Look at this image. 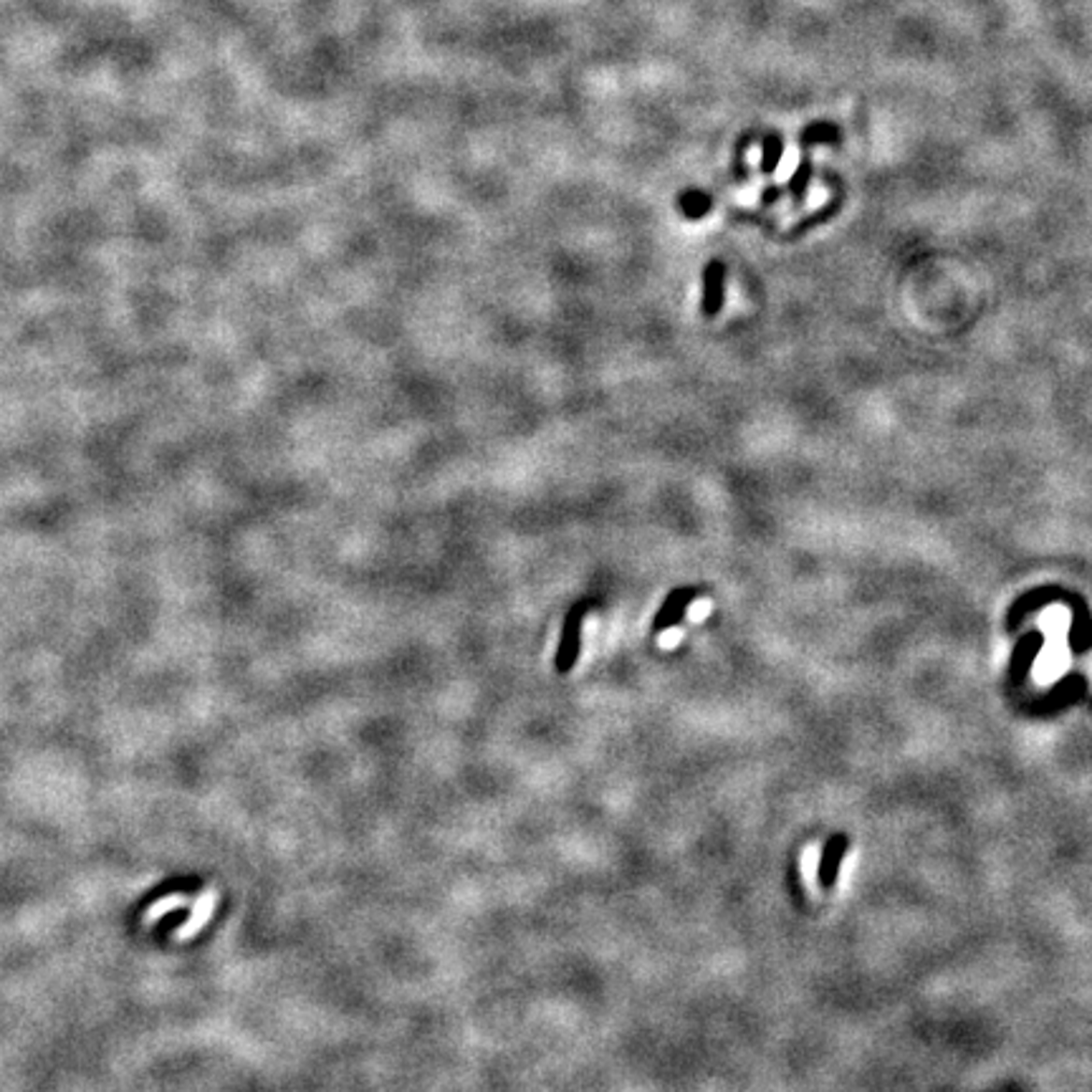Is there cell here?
<instances>
[{
	"instance_id": "cell-1",
	"label": "cell",
	"mask_w": 1092,
	"mask_h": 1092,
	"mask_svg": "<svg viewBox=\"0 0 1092 1092\" xmlns=\"http://www.w3.org/2000/svg\"><path fill=\"white\" fill-rule=\"evenodd\" d=\"M587 612H589V602L587 599H580V602H574V605L569 607V612L564 614L562 638H559V648H556V657H554L556 673L567 675L574 668V663H577V657H580V642H582V623H584Z\"/></svg>"
},
{
	"instance_id": "cell-2",
	"label": "cell",
	"mask_w": 1092,
	"mask_h": 1092,
	"mask_svg": "<svg viewBox=\"0 0 1092 1092\" xmlns=\"http://www.w3.org/2000/svg\"><path fill=\"white\" fill-rule=\"evenodd\" d=\"M693 597H696V589L681 587L675 589V592H670L666 602H663V607H660V612L655 614V620H653V630L666 632L670 630L675 623H681L682 614H685V610H688Z\"/></svg>"
},
{
	"instance_id": "cell-3",
	"label": "cell",
	"mask_w": 1092,
	"mask_h": 1092,
	"mask_svg": "<svg viewBox=\"0 0 1092 1092\" xmlns=\"http://www.w3.org/2000/svg\"><path fill=\"white\" fill-rule=\"evenodd\" d=\"M724 264L711 261L703 271V314L716 316L724 304Z\"/></svg>"
},
{
	"instance_id": "cell-4",
	"label": "cell",
	"mask_w": 1092,
	"mask_h": 1092,
	"mask_svg": "<svg viewBox=\"0 0 1092 1092\" xmlns=\"http://www.w3.org/2000/svg\"><path fill=\"white\" fill-rule=\"evenodd\" d=\"M210 905H213V896L210 893H205L200 900H197L195 911H193V915H190V921L180 928V939H190L193 933H195L200 926H203L205 921H208V915H210Z\"/></svg>"
},
{
	"instance_id": "cell-5",
	"label": "cell",
	"mask_w": 1092,
	"mask_h": 1092,
	"mask_svg": "<svg viewBox=\"0 0 1092 1092\" xmlns=\"http://www.w3.org/2000/svg\"><path fill=\"white\" fill-rule=\"evenodd\" d=\"M188 903V898L185 896H167V898H160V900H154L150 908L145 911V923H157L163 915H167L170 911H175V908H180V905Z\"/></svg>"
},
{
	"instance_id": "cell-6",
	"label": "cell",
	"mask_w": 1092,
	"mask_h": 1092,
	"mask_svg": "<svg viewBox=\"0 0 1092 1092\" xmlns=\"http://www.w3.org/2000/svg\"><path fill=\"white\" fill-rule=\"evenodd\" d=\"M782 152H784V145H782V136H779V135L767 136V142H764V154H761V170H764V172H774V170H777L779 160H782Z\"/></svg>"
},
{
	"instance_id": "cell-7",
	"label": "cell",
	"mask_w": 1092,
	"mask_h": 1092,
	"mask_svg": "<svg viewBox=\"0 0 1092 1092\" xmlns=\"http://www.w3.org/2000/svg\"><path fill=\"white\" fill-rule=\"evenodd\" d=\"M681 208L685 215L700 218V215H706L711 210V200L709 195H703L698 190H693V193H685V195L681 197Z\"/></svg>"
},
{
	"instance_id": "cell-8",
	"label": "cell",
	"mask_w": 1092,
	"mask_h": 1092,
	"mask_svg": "<svg viewBox=\"0 0 1092 1092\" xmlns=\"http://www.w3.org/2000/svg\"><path fill=\"white\" fill-rule=\"evenodd\" d=\"M837 136V129L832 127V124H827V122H817V124H812L810 129H804V145H827L829 139H835Z\"/></svg>"
},
{
	"instance_id": "cell-9",
	"label": "cell",
	"mask_w": 1092,
	"mask_h": 1092,
	"mask_svg": "<svg viewBox=\"0 0 1092 1092\" xmlns=\"http://www.w3.org/2000/svg\"><path fill=\"white\" fill-rule=\"evenodd\" d=\"M817 860H819L817 845H810L802 855V872H804V880H807V883H814V875H817Z\"/></svg>"
},
{
	"instance_id": "cell-10",
	"label": "cell",
	"mask_w": 1092,
	"mask_h": 1092,
	"mask_svg": "<svg viewBox=\"0 0 1092 1092\" xmlns=\"http://www.w3.org/2000/svg\"><path fill=\"white\" fill-rule=\"evenodd\" d=\"M810 175H812V165L810 160H802V165H799V170L794 172L792 178V190L797 193V195H802L804 188H807V182H810Z\"/></svg>"
}]
</instances>
